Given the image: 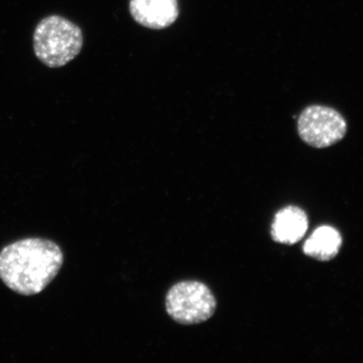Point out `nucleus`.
I'll list each match as a JSON object with an SVG mask.
<instances>
[{
	"label": "nucleus",
	"instance_id": "nucleus-1",
	"mask_svg": "<svg viewBox=\"0 0 363 363\" xmlns=\"http://www.w3.org/2000/svg\"><path fill=\"white\" fill-rule=\"evenodd\" d=\"M63 262L61 248L51 240L16 241L0 252V279L20 295H37L56 278Z\"/></svg>",
	"mask_w": 363,
	"mask_h": 363
},
{
	"label": "nucleus",
	"instance_id": "nucleus-2",
	"mask_svg": "<svg viewBox=\"0 0 363 363\" xmlns=\"http://www.w3.org/2000/svg\"><path fill=\"white\" fill-rule=\"evenodd\" d=\"M82 48V30L63 16H47L35 26L33 51L49 68L67 65L80 54Z\"/></svg>",
	"mask_w": 363,
	"mask_h": 363
},
{
	"label": "nucleus",
	"instance_id": "nucleus-3",
	"mask_svg": "<svg viewBox=\"0 0 363 363\" xmlns=\"http://www.w3.org/2000/svg\"><path fill=\"white\" fill-rule=\"evenodd\" d=\"M216 307L213 294L200 281H181L167 294V313L181 325L203 323L213 316Z\"/></svg>",
	"mask_w": 363,
	"mask_h": 363
},
{
	"label": "nucleus",
	"instance_id": "nucleus-4",
	"mask_svg": "<svg viewBox=\"0 0 363 363\" xmlns=\"http://www.w3.org/2000/svg\"><path fill=\"white\" fill-rule=\"evenodd\" d=\"M347 123L340 112L323 105L306 107L298 119L301 140L315 149H325L343 140Z\"/></svg>",
	"mask_w": 363,
	"mask_h": 363
},
{
	"label": "nucleus",
	"instance_id": "nucleus-5",
	"mask_svg": "<svg viewBox=\"0 0 363 363\" xmlns=\"http://www.w3.org/2000/svg\"><path fill=\"white\" fill-rule=\"evenodd\" d=\"M130 11L140 26L162 30L178 18V0H130Z\"/></svg>",
	"mask_w": 363,
	"mask_h": 363
},
{
	"label": "nucleus",
	"instance_id": "nucleus-6",
	"mask_svg": "<svg viewBox=\"0 0 363 363\" xmlns=\"http://www.w3.org/2000/svg\"><path fill=\"white\" fill-rule=\"evenodd\" d=\"M307 214L297 206L279 210L272 224V238L283 245H295L304 238L308 230Z\"/></svg>",
	"mask_w": 363,
	"mask_h": 363
},
{
	"label": "nucleus",
	"instance_id": "nucleus-7",
	"mask_svg": "<svg viewBox=\"0 0 363 363\" xmlns=\"http://www.w3.org/2000/svg\"><path fill=\"white\" fill-rule=\"evenodd\" d=\"M341 247L342 238L337 229L331 226H321L306 240L303 252L312 259L329 262L338 255Z\"/></svg>",
	"mask_w": 363,
	"mask_h": 363
}]
</instances>
